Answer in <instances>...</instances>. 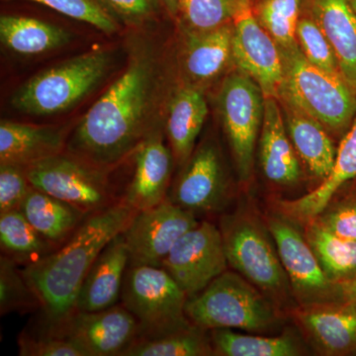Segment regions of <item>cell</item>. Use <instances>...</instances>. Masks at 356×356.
I'll list each match as a JSON object with an SVG mask.
<instances>
[{"label":"cell","instance_id":"5bb4252c","mask_svg":"<svg viewBox=\"0 0 356 356\" xmlns=\"http://www.w3.org/2000/svg\"><path fill=\"white\" fill-rule=\"evenodd\" d=\"M48 334L70 339L86 356H122L139 337V325L116 304L102 311H76Z\"/></svg>","mask_w":356,"mask_h":356},{"label":"cell","instance_id":"7a4b0ae2","mask_svg":"<svg viewBox=\"0 0 356 356\" xmlns=\"http://www.w3.org/2000/svg\"><path fill=\"white\" fill-rule=\"evenodd\" d=\"M137 211L123 200L86 218L69 240L38 261L23 266L38 295L49 330L76 310L79 290L103 248L124 233Z\"/></svg>","mask_w":356,"mask_h":356},{"label":"cell","instance_id":"5b68a950","mask_svg":"<svg viewBox=\"0 0 356 356\" xmlns=\"http://www.w3.org/2000/svg\"><path fill=\"white\" fill-rule=\"evenodd\" d=\"M111 65L109 51L81 54L31 77L14 92L11 104L31 116L62 113L81 102L102 83Z\"/></svg>","mask_w":356,"mask_h":356},{"label":"cell","instance_id":"8992f818","mask_svg":"<svg viewBox=\"0 0 356 356\" xmlns=\"http://www.w3.org/2000/svg\"><path fill=\"white\" fill-rule=\"evenodd\" d=\"M220 229L229 266L275 303L287 300L291 286L267 226L240 209L222 217Z\"/></svg>","mask_w":356,"mask_h":356},{"label":"cell","instance_id":"4fadbf2b","mask_svg":"<svg viewBox=\"0 0 356 356\" xmlns=\"http://www.w3.org/2000/svg\"><path fill=\"white\" fill-rule=\"evenodd\" d=\"M196 215L166 199L136 213L123 233L130 252V266L161 267L173 245L197 226Z\"/></svg>","mask_w":356,"mask_h":356},{"label":"cell","instance_id":"836d02e7","mask_svg":"<svg viewBox=\"0 0 356 356\" xmlns=\"http://www.w3.org/2000/svg\"><path fill=\"white\" fill-rule=\"evenodd\" d=\"M236 0H178L177 16L188 33L212 31L229 24Z\"/></svg>","mask_w":356,"mask_h":356},{"label":"cell","instance_id":"e0dca14e","mask_svg":"<svg viewBox=\"0 0 356 356\" xmlns=\"http://www.w3.org/2000/svg\"><path fill=\"white\" fill-rule=\"evenodd\" d=\"M173 158L161 134L152 133L136 149L135 170L124 202L139 212L165 201Z\"/></svg>","mask_w":356,"mask_h":356},{"label":"cell","instance_id":"d590c367","mask_svg":"<svg viewBox=\"0 0 356 356\" xmlns=\"http://www.w3.org/2000/svg\"><path fill=\"white\" fill-rule=\"evenodd\" d=\"M26 1L36 2L49 7L72 19L88 23L106 34L114 33L118 28L113 16L96 0H26Z\"/></svg>","mask_w":356,"mask_h":356},{"label":"cell","instance_id":"60d3db41","mask_svg":"<svg viewBox=\"0 0 356 356\" xmlns=\"http://www.w3.org/2000/svg\"><path fill=\"white\" fill-rule=\"evenodd\" d=\"M341 302L356 307V276L339 284Z\"/></svg>","mask_w":356,"mask_h":356},{"label":"cell","instance_id":"52a82bcc","mask_svg":"<svg viewBox=\"0 0 356 356\" xmlns=\"http://www.w3.org/2000/svg\"><path fill=\"white\" fill-rule=\"evenodd\" d=\"M122 305L139 325V337H152L188 327L186 293L163 267L129 266L121 292Z\"/></svg>","mask_w":356,"mask_h":356},{"label":"cell","instance_id":"30bf717a","mask_svg":"<svg viewBox=\"0 0 356 356\" xmlns=\"http://www.w3.org/2000/svg\"><path fill=\"white\" fill-rule=\"evenodd\" d=\"M222 124L241 181L254 170V151L261 133L266 96L259 84L243 72L227 77L219 96Z\"/></svg>","mask_w":356,"mask_h":356},{"label":"cell","instance_id":"9c48e42d","mask_svg":"<svg viewBox=\"0 0 356 356\" xmlns=\"http://www.w3.org/2000/svg\"><path fill=\"white\" fill-rule=\"evenodd\" d=\"M296 222L276 212L266 218L281 264L298 306L341 302L339 284L332 282L320 266Z\"/></svg>","mask_w":356,"mask_h":356},{"label":"cell","instance_id":"b9f144b4","mask_svg":"<svg viewBox=\"0 0 356 356\" xmlns=\"http://www.w3.org/2000/svg\"><path fill=\"white\" fill-rule=\"evenodd\" d=\"M158 2L168 11L170 16L177 17L178 0H158Z\"/></svg>","mask_w":356,"mask_h":356},{"label":"cell","instance_id":"4316f807","mask_svg":"<svg viewBox=\"0 0 356 356\" xmlns=\"http://www.w3.org/2000/svg\"><path fill=\"white\" fill-rule=\"evenodd\" d=\"M2 44L20 55H40L69 43L70 34L63 28L24 16L2 15Z\"/></svg>","mask_w":356,"mask_h":356},{"label":"cell","instance_id":"2e32d148","mask_svg":"<svg viewBox=\"0 0 356 356\" xmlns=\"http://www.w3.org/2000/svg\"><path fill=\"white\" fill-rule=\"evenodd\" d=\"M292 313L297 324L323 355L356 353V307L337 302L298 306Z\"/></svg>","mask_w":356,"mask_h":356},{"label":"cell","instance_id":"277c9868","mask_svg":"<svg viewBox=\"0 0 356 356\" xmlns=\"http://www.w3.org/2000/svg\"><path fill=\"white\" fill-rule=\"evenodd\" d=\"M280 53L284 76L278 99L310 115L332 133L350 129L356 116V92L343 76L312 64L299 44Z\"/></svg>","mask_w":356,"mask_h":356},{"label":"cell","instance_id":"ba28073f","mask_svg":"<svg viewBox=\"0 0 356 356\" xmlns=\"http://www.w3.org/2000/svg\"><path fill=\"white\" fill-rule=\"evenodd\" d=\"M103 170L70 153L58 154L26 166L31 186L88 215L120 202Z\"/></svg>","mask_w":356,"mask_h":356},{"label":"cell","instance_id":"e575fe53","mask_svg":"<svg viewBox=\"0 0 356 356\" xmlns=\"http://www.w3.org/2000/svg\"><path fill=\"white\" fill-rule=\"evenodd\" d=\"M297 41L309 62L325 72L341 74L331 44L315 19L299 20Z\"/></svg>","mask_w":356,"mask_h":356},{"label":"cell","instance_id":"83f0119b","mask_svg":"<svg viewBox=\"0 0 356 356\" xmlns=\"http://www.w3.org/2000/svg\"><path fill=\"white\" fill-rule=\"evenodd\" d=\"M304 226L307 242L332 282L339 284L356 276V242L332 233L317 219Z\"/></svg>","mask_w":356,"mask_h":356},{"label":"cell","instance_id":"603a6c76","mask_svg":"<svg viewBox=\"0 0 356 356\" xmlns=\"http://www.w3.org/2000/svg\"><path fill=\"white\" fill-rule=\"evenodd\" d=\"M315 21L331 44L339 72L356 92V13L348 0H316Z\"/></svg>","mask_w":356,"mask_h":356},{"label":"cell","instance_id":"6da1fadb","mask_svg":"<svg viewBox=\"0 0 356 356\" xmlns=\"http://www.w3.org/2000/svg\"><path fill=\"white\" fill-rule=\"evenodd\" d=\"M156 67L149 51H139L127 69L89 108L77 124L67 149L70 154L106 170L120 163L154 133Z\"/></svg>","mask_w":356,"mask_h":356},{"label":"cell","instance_id":"ffe728a7","mask_svg":"<svg viewBox=\"0 0 356 356\" xmlns=\"http://www.w3.org/2000/svg\"><path fill=\"white\" fill-rule=\"evenodd\" d=\"M356 178V116L337 147L334 170L317 188L294 200L278 201V212L292 221L306 222L317 218L346 182Z\"/></svg>","mask_w":356,"mask_h":356},{"label":"cell","instance_id":"44dd1931","mask_svg":"<svg viewBox=\"0 0 356 356\" xmlns=\"http://www.w3.org/2000/svg\"><path fill=\"white\" fill-rule=\"evenodd\" d=\"M67 131L63 127L2 121L0 124V163L28 166L62 154Z\"/></svg>","mask_w":356,"mask_h":356},{"label":"cell","instance_id":"8d00e7d4","mask_svg":"<svg viewBox=\"0 0 356 356\" xmlns=\"http://www.w3.org/2000/svg\"><path fill=\"white\" fill-rule=\"evenodd\" d=\"M30 188L26 166L0 163V213L20 210Z\"/></svg>","mask_w":356,"mask_h":356},{"label":"cell","instance_id":"cb8c5ba5","mask_svg":"<svg viewBox=\"0 0 356 356\" xmlns=\"http://www.w3.org/2000/svg\"><path fill=\"white\" fill-rule=\"evenodd\" d=\"M20 210L40 235L55 248L67 242L88 216L74 206L33 186Z\"/></svg>","mask_w":356,"mask_h":356},{"label":"cell","instance_id":"3957f363","mask_svg":"<svg viewBox=\"0 0 356 356\" xmlns=\"http://www.w3.org/2000/svg\"><path fill=\"white\" fill-rule=\"evenodd\" d=\"M185 313L192 324L206 331H273L280 324L275 302L236 271L226 270L203 291L187 300Z\"/></svg>","mask_w":356,"mask_h":356},{"label":"cell","instance_id":"1f68e13d","mask_svg":"<svg viewBox=\"0 0 356 356\" xmlns=\"http://www.w3.org/2000/svg\"><path fill=\"white\" fill-rule=\"evenodd\" d=\"M42 309L38 295L26 280L19 264L2 254L0 257V315L29 313Z\"/></svg>","mask_w":356,"mask_h":356},{"label":"cell","instance_id":"7c38bea8","mask_svg":"<svg viewBox=\"0 0 356 356\" xmlns=\"http://www.w3.org/2000/svg\"><path fill=\"white\" fill-rule=\"evenodd\" d=\"M233 60L240 72L259 84L266 97H280L284 76L280 47L261 25L250 0H236Z\"/></svg>","mask_w":356,"mask_h":356},{"label":"cell","instance_id":"ab89813d","mask_svg":"<svg viewBox=\"0 0 356 356\" xmlns=\"http://www.w3.org/2000/svg\"><path fill=\"white\" fill-rule=\"evenodd\" d=\"M112 16L129 24H139L154 15L158 0H96Z\"/></svg>","mask_w":356,"mask_h":356},{"label":"cell","instance_id":"7bdbcfd3","mask_svg":"<svg viewBox=\"0 0 356 356\" xmlns=\"http://www.w3.org/2000/svg\"><path fill=\"white\" fill-rule=\"evenodd\" d=\"M351 6H353V9H355L356 13V0H353V1H351Z\"/></svg>","mask_w":356,"mask_h":356},{"label":"cell","instance_id":"ac0fdd59","mask_svg":"<svg viewBox=\"0 0 356 356\" xmlns=\"http://www.w3.org/2000/svg\"><path fill=\"white\" fill-rule=\"evenodd\" d=\"M129 266L130 252L122 233L103 248L91 266L79 290L76 311H102L116 305Z\"/></svg>","mask_w":356,"mask_h":356},{"label":"cell","instance_id":"9a60e30c","mask_svg":"<svg viewBox=\"0 0 356 356\" xmlns=\"http://www.w3.org/2000/svg\"><path fill=\"white\" fill-rule=\"evenodd\" d=\"M228 184L216 145H201L187 159L172 193V202L194 214L219 212L226 205Z\"/></svg>","mask_w":356,"mask_h":356},{"label":"cell","instance_id":"7402d4cb","mask_svg":"<svg viewBox=\"0 0 356 356\" xmlns=\"http://www.w3.org/2000/svg\"><path fill=\"white\" fill-rule=\"evenodd\" d=\"M280 104L288 136L299 159L314 177L325 180L334 170L337 153L329 131L310 115L286 102Z\"/></svg>","mask_w":356,"mask_h":356},{"label":"cell","instance_id":"d6a6232c","mask_svg":"<svg viewBox=\"0 0 356 356\" xmlns=\"http://www.w3.org/2000/svg\"><path fill=\"white\" fill-rule=\"evenodd\" d=\"M300 3L301 0H264L257 7V20L280 50L298 46Z\"/></svg>","mask_w":356,"mask_h":356},{"label":"cell","instance_id":"8fae6325","mask_svg":"<svg viewBox=\"0 0 356 356\" xmlns=\"http://www.w3.org/2000/svg\"><path fill=\"white\" fill-rule=\"evenodd\" d=\"M228 266L221 229L208 221L185 233L161 264L188 298L203 291Z\"/></svg>","mask_w":356,"mask_h":356},{"label":"cell","instance_id":"4dcf8cb0","mask_svg":"<svg viewBox=\"0 0 356 356\" xmlns=\"http://www.w3.org/2000/svg\"><path fill=\"white\" fill-rule=\"evenodd\" d=\"M214 355L206 330L191 324L184 329L161 336L136 339L122 356Z\"/></svg>","mask_w":356,"mask_h":356},{"label":"cell","instance_id":"d6986e66","mask_svg":"<svg viewBox=\"0 0 356 356\" xmlns=\"http://www.w3.org/2000/svg\"><path fill=\"white\" fill-rule=\"evenodd\" d=\"M298 158L277 98L266 97L259 137V161L264 177L280 186L296 184L302 175Z\"/></svg>","mask_w":356,"mask_h":356},{"label":"cell","instance_id":"d4e9b609","mask_svg":"<svg viewBox=\"0 0 356 356\" xmlns=\"http://www.w3.org/2000/svg\"><path fill=\"white\" fill-rule=\"evenodd\" d=\"M207 115V102L202 91L195 86H185L173 96L168 109L166 132L173 156L178 163H186L191 158Z\"/></svg>","mask_w":356,"mask_h":356},{"label":"cell","instance_id":"f546056e","mask_svg":"<svg viewBox=\"0 0 356 356\" xmlns=\"http://www.w3.org/2000/svg\"><path fill=\"white\" fill-rule=\"evenodd\" d=\"M0 247L2 254L26 266L56 250L40 235L21 210L0 213Z\"/></svg>","mask_w":356,"mask_h":356},{"label":"cell","instance_id":"f1b7e54d","mask_svg":"<svg viewBox=\"0 0 356 356\" xmlns=\"http://www.w3.org/2000/svg\"><path fill=\"white\" fill-rule=\"evenodd\" d=\"M214 355L297 356L305 353L303 344L291 334L278 337L241 334L231 329L211 330Z\"/></svg>","mask_w":356,"mask_h":356},{"label":"cell","instance_id":"484cf974","mask_svg":"<svg viewBox=\"0 0 356 356\" xmlns=\"http://www.w3.org/2000/svg\"><path fill=\"white\" fill-rule=\"evenodd\" d=\"M233 60V26L189 33L184 56L187 76L195 83L216 79Z\"/></svg>","mask_w":356,"mask_h":356},{"label":"cell","instance_id":"74e56055","mask_svg":"<svg viewBox=\"0 0 356 356\" xmlns=\"http://www.w3.org/2000/svg\"><path fill=\"white\" fill-rule=\"evenodd\" d=\"M18 348L20 356H86L70 339L51 334L38 337L21 334Z\"/></svg>","mask_w":356,"mask_h":356},{"label":"cell","instance_id":"f35d334b","mask_svg":"<svg viewBox=\"0 0 356 356\" xmlns=\"http://www.w3.org/2000/svg\"><path fill=\"white\" fill-rule=\"evenodd\" d=\"M315 219L337 236L356 242V199L329 205Z\"/></svg>","mask_w":356,"mask_h":356}]
</instances>
